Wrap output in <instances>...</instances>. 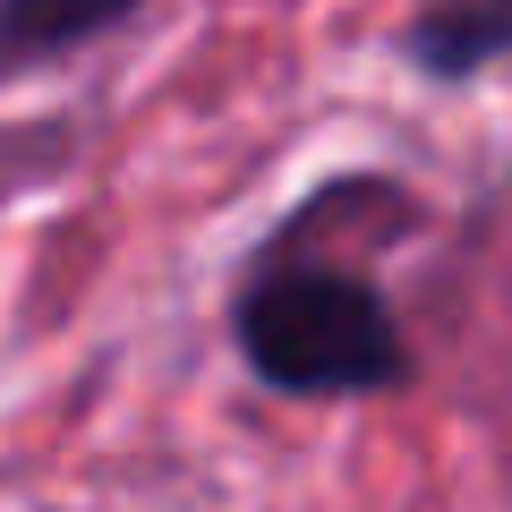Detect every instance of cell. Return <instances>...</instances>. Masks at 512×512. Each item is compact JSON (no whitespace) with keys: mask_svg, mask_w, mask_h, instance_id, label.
<instances>
[{"mask_svg":"<svg viewBox=\"0 0 512 512\" xmlns=\"http://www.w3.org/2000/svg\"><path fill=\"white\" fill-rule=\"evenodd\" d=\"M239 350L282 393H384L410 376L393 308L359 274H325V265L256 274L239 299Z\"/></svg>","mask_w":512,"mask_h":512,"instance_id":"cell-1","label":"cell"},{"mask_svg":"<svg viewBox=\"0 0 512 512\" xmlns=\"http://www.w3.org/2000/svg\"><path fill=\"white\" fill-rule=\"evenodd\" d=\"M402 52L427 77H478L487 60L512 52V0H436V9H419Z\"/></svg>","mask_w":512,"mask_h":512,"instance_id":"cell-2","label":"cell"},{"mask_svg":"<svg viewBox=\"0 0 512 512\" xmlns=\"http://www.w3.org/2000/svg\"><path fill=\"white\" fill-rule=\"evenodd\" d=\"M128 9H137V0H0V77L43 69V60L111 35Z\"/></svg>","mask_w":512,"mask_h":512,"instance_id":"cell-3","label":"cell"}]
</instances>
